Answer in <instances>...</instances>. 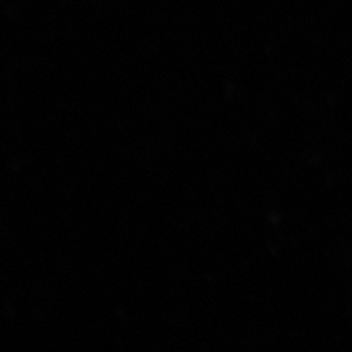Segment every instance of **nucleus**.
I'll return each mask as SVG.
<instances>
[]
</instances>
